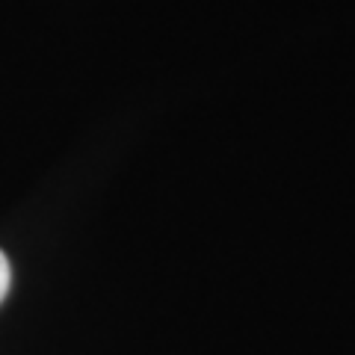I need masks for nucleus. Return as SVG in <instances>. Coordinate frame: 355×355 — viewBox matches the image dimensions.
Segmentation results:
<instances>
[{"mask_svg": "<svg viewBox=\"0 0 355 355\" xmlns=\"http://www.w3.org/2000/svg\"><path fill=\"white\" fill-rule=\"evenodd\" d=\"M9 284H12V270H9L6 254L0 252V302H3L6 293H9Z\"/></svg>", "mask_w": 355, "mask_h": 355, "instance_id": "1", "label": "nucleus"}]
</instances>
